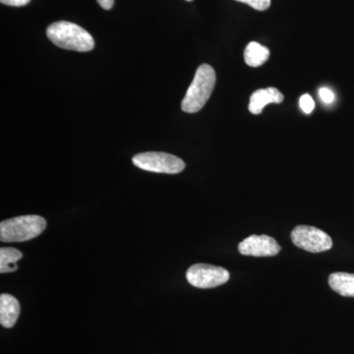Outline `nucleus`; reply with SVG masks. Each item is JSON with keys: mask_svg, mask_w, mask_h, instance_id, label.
Masks as SVG:
<instances>
[{"mask_svg": "<svg viewBox=\"0 0 354 354\" xmlns=\"http://www.w3.org/2000/svg\"><path fill=\"white\" fill-rule=\"evenodd\" d=\"M46 36L51 43L64 50L87 53L95 46V41L91 34L80 26L67 21H58L48 26Z\"/></svg>", "mask_w": 354, "mask_h": 354, "instance_id": "obj_1", "label": "nucleus"}, {"mask_svg": "<svg viewBox=\"0 0 354 354\" xmlns=\"http://www.w3.org/2000/svg\"><path fill=\"white\" fill-rule=\"evenodd\" d=\"M216 81V72L211 65L202 64L198 67L194 79L181 104L184 113H195L201 111L213 93Z\"/></svg>", "mask_w": 354, "mask_h": 354, "instance_id": "obj_2", "label": "nucleus"}, {"mask_svg": "<svg viewBox=\"0 0 354 354\" xmlns=\"http://www.w3.org/2000/svg\"><path fill=\"white\" fill-rule=\"evenodd\" d=\"M46 221L36 215L17 216L1 221L0 241L2 242H24L36 239L43 234Z\"/></svg>", "mask_w": 354, "mask_h": 354, "instance_id": "obj_3", "label": "nucleus"}, {"mask_svg": "<svg viewBox=\"0 0 354 354\" xmlns=\"http://www.w3.org/2000/svg\"><path fill=\"white\" fill-rule=\"evenodd\" d=\"M132 162L143 171L156 174H176L185 169V162L181 158L162 152L138 153L133 157Z\"/></svg>", "mask_w": 354, "mask_h": 354, "instance_id": "obj_4", "label": "nucleus"}, {"mask_svg": "<svg viewBox=\"0 0 354 354\" xmlns=\"http://www.w3.org/2000/svg\"><path fill=\"white\" fill-rule=\"evenodd\" d=\"M291 241L295 246L312 253L325 252L333 246L332 239L320 228L298 225L291 232Z\"/></svg>", "mask_w": 354, "mask_h": 354, "instance_id": "obj_5", "label": "nucleus"}, {"mask_svg": "<svg viewBox=\"0 0 354 354\" xmlns=\"http://www.w3.org/2000/svg\"><path fill=\"white\" fill-rule=\"evenodd\" d=\"M186 279L191 286L198 288H213L227 283L230 272L216 266L196 264L191 266L186 272Z\"/></svg>", "mask_w": 354, "mask_h": 354, "instance_id": "obj_6", "label": "nucleus"}, {"mask_svg": "<svg viewBox=\"0 0 354 354\" xmlns=\"http://www.w3.org/2000/svg\"><path fill=\"white\" fill-rule=\"evenodd\" d=\"M281 247L276 239L269 235H250L239 245L242 255L254 257H269L279 253Z\"/></svg>", "mask_w": 354, "mask_h": 354, "instance_id": "obj_7", "label": "nucleus"}, {"mask_svg": "<svg viewBox=\"0 0 354 354\" xmlns=\"http://www.w3.org/2000/svg\"><path fill=\"white\" fill-rule=\"evenodd\" d=\"M283 95L276 88H260L254 92L249 102V111L251 113L260 114L267 104H281Z\"/></svg>", "mask_w": 354, "mask_h": 354, "instance_id": "obj_8", "label": "nucleus"}, {"mask_svg": "<svg viewBox=\"0 0 354 354\" xmlns=\"http://www.w3.org/2000/svg\"><path fill=\"white\" fill-rule=\"evenodd\" d=\"M20 315V304L12 295L2 293L0 295V324L2 327L10 329Z\"/></svg>", "mask_w": 354, "mask_h": 354, "instance_id": "obj_9", "label": "nucleus"}, {"mask_svg": "<svg viewBox=\"0 0 354 354\" xmlns=\"http://www.w3.org/2000/svg\"><path fill=\"white\" fill-rule=\"evenodd\" d=\"M330 288L344 297H354V274L333 272L329 277Z\"/></svg>", "mask_w": 354, "mask_h": 354, "instance_id": "obj_10", "label": "nucleus"}, {"mask_svg": "<svg viewBox=\"0 0 354 354\" xmlns=\"http://www.w3.org/2000/svg\"><path fill=\"white\" fill-rule=\"evenodd\" d=\"M270 57L269 48L256 41H251L247 44L244 50V60L250 67H260L267 62Z\"/></svg>", "mask_w": 354, "mask_h": 354, "instance_id": "obj_11", "label": "nucleus"}, {"mask_svg": "<svg viewBox=\"0 0 354 354\" xmlns=\"http://www.w3.org/2000/svg\"><path fill=\"white\" fill-rule=\"evenodd\" d=\"M22 258V252L13 247L0 249V272H11L18 269L17 262Z\"/></svg>", "mask_w": 354, "mask_h": 354, "instance_id": "obj_12", "label": "nucleus"}, {"mask_svg": "<svg viewBox=\"0 0 354 354\" xmlns=\"http://www.w3.org/2000/svg\"><path fill=\"white\" fill-rule=\"evenodd\" d=\"M235 1L245 3L258 11L267 10L271 6V0H235Z\"/></svg>", "mask_w": 354, "mask_h": 354, "instance_id": "obj_13", "label": "nucleus"}, {"mask_svg": "<svg viewBox=\"0 0 354 354\" xmlns=\"http://www.w3.org/2000/svg\"><path fill=\"white\" fill-rule=\"evenodd\" d=\"M299 106L304 113L310 114L313 111L314 108H315V102L313 101L311 95L304 94L300 97Z\"/></svg>", "mask_w": 354, "mask_h": 354, "instance_id": "obj_14", "label": "nucleus"}, {"mask_svg": "<svg viewBox=\"0 0 354 354\" xmlns=\"http://www.w3.org/2000/svg\"><path fill=\"white\" fill-rule=\"evenodd\" d=\"M319 97L322 100L324 104H330L335 101V94L329 88H321L319 90Z\"/></svg>", "mask_w": 354, "mask_h": 354, "instance_id": "obj_15", "label": "nucleus"}, {"mask_svg": "<svg viewBox=\"0 0 354 354\" xmlns=\"http://www.w3.org/2000/svg\"><path fill=\"white\" fill-rule=\"evenodd\" d=\"M31 0H0L4 6L21 7L27 6Z\"/></svg>", "mask_w": 354, "mask_h": 354, "instance_id": "obj_16", "label": "nucleus"}, {"mask_svg": "<svg viewBox=\"0 0 354 354\" xmlns=\"http://www.w3.org/2000/svg\"><path fill=\"white\" fill-rule=\"evenodd\" d=\"M97 1L100 6L102 8L106 9V10L113 8L114 4V0H97Z\"/></svg>", "mask_w": 354, "mask_h": 354, "instance_id": "obj_17", "label": "nucleus"}, {"mask_svg": "<svg viewBox=\"0 0 354 354\" xmlns=\"http://www.w3.org/2000/svg\"><path fill=\"white\" fill-rule=\"evenodd\" d=\"M186 1H192V0H186Z\"/></svg>", "mask_w": 354, "mask_h": 354, "instance_id": "obj_18", "label": "nucleus"}]
</instances>
